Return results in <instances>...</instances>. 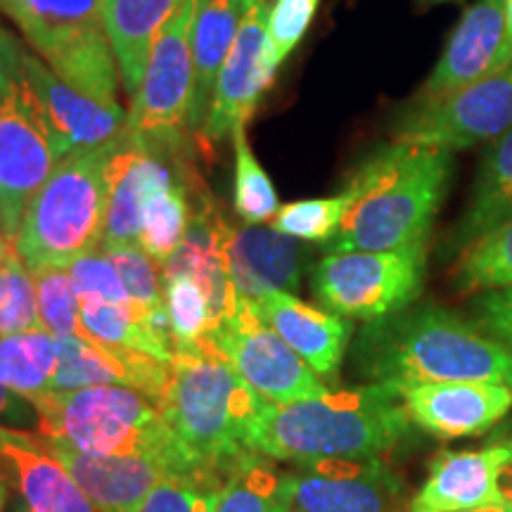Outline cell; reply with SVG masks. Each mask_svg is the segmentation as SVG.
I'll return each mask as SVG.
<instances>
[{
    "instance_id": "16",
    "label": "cell",
    "mask_w": 512,
    "mask_h": 512,
    "mask_svg": "<svg viewBox=\"0 0 512 512\" xmlns=\"http://www.w3.org/2000/svg\"><path fill=\"white\" fill-rule=\"evenodd\" d=\"M394 389L413 425L439 439L477 437L512 408V387L498 382H432Z\"/></svg>"
},
{
    "instance_id": "2",
    "label": "cell",
    "mask_w": 512,
    "mask_h": 512,
    "mask_svg": "<svg viewBox=\"0 0 512 512\" xmlns=\"http://www.w3.org/2000/svg\"><path fill=\"white\" fill-rule=\"evenodd\" d=\"M453 171V155L392 143L375 147L356 166L344 190L354 202L325 254L384 252L430 240Z\"/></svg>"
},
{
    "instance_id": "11",
    "label": "cell",
    "mask_w": 512,
    "mask_h": 512,
    "mask_svg": "<svg viewBox=\"0 0 512 512\" xmlns=\"http://www.w3.org/2000/svg\"><path fill=\"white\" fill-rule=\"evenodd\" d=\"M512 128V67L430 102H413L396 119L394 140L460 152L494 143Z\"/></svg>"
},
{
    "instance_id": "23",
    "label": "cell",
    "mask_w": 512,
    "mask_h": 512,
    "mask_svg": "<svg viewBox=\"0 0 512 512\" xmlns=\"http://www.w3.org/2000/svg\"><path fill=\"white\" fill-rule=\"evenodd\" d=\"M24 67L50 124L72 152L95 150L124 136L126 110H110L62 81L34 50L24 53Z\"/></svg>"
},
{
    "instance_id": "25",
    "label": "cell",
    "mask_w": 512,
    "mask_h": 512,
    "mask_svg": "<svg viewBox=\"0 0 512 512\" xmlns=\"http://www.w3.org/2000/svg\"><path fill=\"white\" fill-rule=\"evenodd\" d=\"M256 0H197L192 24V110L190 136L200 138L216 79Z\"/></svg>"
},
{
    "instance_id": "46",
    "label": "cell",
    "mask_w": 512,
    "mask_h": 512,
    "mask_svg": "<svg viewBox=\"0 0 512 512\" xmlns=\"http://www.w3.org/2000/svg\"><path fill=\"white\" fill-rule=\"evenodd\" d=\"M470 512H512V505L508 501H501V503L484 505V508H477V510H470Z\"/></svg>"
},
{
    "instance_id": "40",
    "label": "cell",
    "mask_w": 512,
    "mask_h": 512,
    "mask_svg": "<svg viewBox=\"0 0 512 512\" xmlns=\"http://www.w3.org/2000/svg\"><path fill=\"white\" fill-rule=\"evenodd\" d=\"M67 271L81 299L98 297L110 304H119V306H128V309H133L131 297H128L126 287L121 283L117 266H114L112 256L102 247L95 249V252L79 256V259L67 266Z\"/></svg>"
},
{
    "instance_id": "43",
    "label": "cell",
    "mask_w": 512,
    "mask_h": 512,
    "mask_svg": "<svg viewBox=\"0 0 512 512\" xmlns=\"http://www.w3.org/2000/svg\"><path fill=\"white\" fill-rule=\"evenodd\" d=\"M501 496L503 501H508L512 505V463L505 467L501 475Z\"/></svg>"
},
{
    "instance_id": "41",
    "label": "cell",
    "mask_w": 512,
    "mask_h": 512,
    "mask_svg": "<svg viewBox=\"0 0 512 512\" xmlns=\"http://www.w3.org/2000/svg\"><path fill=\"white\" fill-rule=\"evenodd\" d=\"M472 320L512 354V287L479 292L472 302Z\"/></svg>"
},
{
    "instance_id": "28",
    "label": "cell",
    "mask_w": 512,
    "mask_h": 512,
    "mask_svg": "<svg viewBox=\"0 0 512 512\" xmlns=\"http://www.w3.org/2000/svg\"><path fill=\"white\" fill-rule=\"evenodd\" d=\"M202 190V183L190 176V169L183 162L176 166V178L164 188L155 190L143 211L138 245L145 249L162 268L169 256L181 245L188 226L195 214L192 195Z\"/></svg>"
},
{
    "instance_id": "31",
    "label": "cell",
    "mask_w": 512,
    "mask_h": 512,
    "mask_svg": "<svg viewBox=\"0 0 512 512\" xmlns=\"http://www.w3.org/2000/svg\"><path fill=\"white\" fill-rule=\"evenodd\" d=\"M81 323L88 339H93V342L107 344V347L143 351V354H150L159 358V361L169 363L171 358H174V344H171L169 339H164L162 335H157V332L138 316L136 309L110 304L98 297H83Z\"/></svg>"
},
{
    "instance_id": "38",
    "label": "cell",
    "mask_w": 512,
    "mask_h": 512,
    "mask_svg": "<svg viewBox=\"0 0 512 512\" xmlns=\"http://www.w3.org/2000/svg\"><path fill=\"white\" fill-rule=\"evenodd\" d=\"M164 306L169 313L171 342L176 347H190L211 332V306L207 292L190 275L164 278Z\"/></svg>"
},
{
    "instance_id": "27",
    "label": "cell",
    "mask_w": 512,
    "mask_h": 512,
    "mask_svg": "<svg viewBox=\"0 0 512 512\" xmlns=\"http://www.w3.org/2000/svg\"><path fill=\"white\" fill-rule=\"evenodd\" d=\"M512 216V128L489 143L479 164L470 202L456 230L446 240L451 254H463L482 235L501 226Z\"/></svg>"
},
{
    "instance_id": "36",
    "label": "cell",
    "mask_w": 512,
    "mask_h": 512,
    "mask_svg": "<svg viewBox=\"0 0 512 512\" xmlns=\"http://www.w3.org/2000/svg\"><path fill=\"white\" fill-rule=\"evenodd\" d=\"M354 202L349 190H342L332 197H316V200L290 202L275 211L271 226L280 233L304 242H325L337 235L344 216Z\"/></svg>"
},
{
    "instance_id": "18",
    "label": "cell",
    "mask_w": 512,
    "mask_h": 512,
    "mask_svg": "<svg viewBox=\"0 0 512 512\" xmlns=\"http://www.w3.org/2000/svg\"><path fill=\"white\" fill-rule=\"evenodd\" d=\"M228 271L242 299L256 302L268 292H294L302 285L311 249L304 240L280 233L273 226L247 223L228 226Z\"/></svg>"
},
{
    "instance_id": "26",
    "label": "cell",
    "mask_w": 512,
    "mask_h": 512,
    "mask_svg": "<svg viewBox=\"0 0 512 512\" xmlns=\"http://www.w3.org/2000/svg\"><path fill=\"white\" fill-rule=\"evenodd\" d=\"M183 0H100L102 22L117 57L121 86L136 95L147 60Z\"/></svg>"
},
{
    "instance_id": "14",
    "label": "cell",
    "mask_w": 512,
    "mask_h": 512,
    "mask_svg": "<svg viewBox=\"0 0 512 512\" xmlns=\"http://www.w3.org/2000/svg\"><path fill=\"white\" fill-rule=\"evenodd\" d=\"M266 17L268 0H256L216 79L200 143H219L226 136H233L235 128L247 126L264 93L271 88L278 69L268 57Z\"/></svg>"
},
{
    "instance_id": "4",
    "label": "cell",
    "mask_w": 512,
    "mask_h": 512,
    "mask_svg": "<svg viewBox=\"0 0 512 512\" xmlns=\"http://www.w3.org/2000/svg\"><path fill=\"white\" fill-rule=\"evenodd\" d=\"M264 403L223 351L202 337L197 344L174 349L171 382L157 406L192 456L233 467L254 453L249 437Z\"/></svg>"
},
{
    "instance_id": "17",
    "label": "cell",
    "mask_w": 512,
    "mask_h": 512,
    "mask_svg": "<svg viewBox=\"0 0 512 512\" xmlns=\"http://www.w3.org/2000/svg\"><path fill=\"white\" fill-rule=\"evenodd\" d=\"M510 463L512 441L439 453L406 512H470L501 503V475Z\"/></svg>"
},
{
    "instance_id": "3",
    "label": "cell",
    "mask_w": 512,
    "mask_h": 512,
    "mask_svg": "<svg viewBox=\"0 0 512 512\" xmlns=\"http://www.w3.org/2000/svg\"><path fill=\"white\" fill-rule=\"evenodd\" d=\"M411 425V415L392 384L370 382L313 399L264 403L249 448L294 465L380 458L408 439Z\"/></svg>"
},
{
    "instance_id": "21",
    "label": "cell",
    "mask_w": 512,
    "mask_h": 512,
    "mask_svg": "<svg viewBox=\"0 0 512 512\" xmlns=\"http://www.w3.org/2000/svg\"><path fill=\"white\" fill-rule=\"evenodd\" d=\"M178 164L140 150L126 138V133L114 143L110 162H107V209L102 249L138 245L145 204L152 192L174 181Z\"/></svg>"
},
{
    "instance_id": "35",
    "label": "cell",
    "mask_w": 512,
    "mask_h": 512,
    "mask_svg": "<svg viewBox=\"0 0 512 512\" xmlns=\"http://www.w3.org/2000/svg\"><path fill=\"white\" fill-rule=\"evenodd\" d=\"M43 330L36 280L15 247L0 261V337Z\"/></svg>"
},
{
    "instance_id": "20",
    "label": "cell",
    "mask_w": 512,
    "mask_h": 512,
    "mask_svg": "<svg viewBox=\"0 0 512 512\" xmlns=\"http://www.w3.org/2000/svg\"><path fill=\"white\" fill-rule=\"evenodd\" d=\"M46 444L98 512H138L164 477L171 472H185L159 458L86 456L55 441Z\"/></svg>"
},
{
    "instance_id": "29",
    "label": "cell",
    "mask_w": 512,
    "mask_h": 512,
    "mask_svg": "<svg viewBox=\"0 0 512 512\" xmlns=\"http://www.w3.org/2000/svg\"><path fill=\"white\" fill-rule=\"evenodd\" d=\"M60 339L46 330L0 337V384L22 396L53 392Z\"/></svg>"
},
{
    "instance_id": "32",
    "label": "cell",
    "mask_w": 512,
    "mask_h": 512,
    "mask_svg": "<svg viewBox=\"0 0 512 512\" xmlns=\"http://www.w3.org/2000/svg\"><path fill=\"white\" fill-rule=\"evenodd\" d=\"M453 283L465 294L512 287V216L458 256Z\"/></svg>"
},
{
    "instance_id": "48",
    "label": "cell",
    "mask_w": 512,
    "mask_h": 512,
    "mask_svg": "<svg viewBox=\"0 0 512 512\" xmlns=\"http://www.w3.org/2000/svg\"><path fill=\"white\" fill-rule=\"evenodd\" d=\"M12 512H31V510H29V505L17 496L15 501H12Z\"/></svg>"
},
{
    "instance_id": "42",
    "label": "cell",
    "mask_w": 512,
    "mask_h": 512,
    "mask_svg": "<svg viewBox=\"0 0 512 512\" xmlns=\"http://www.w3.org/2000/svg\"><path fill=\"white\" fill-rule=\"evenodd\" d=\"M0 427L34 434L41 430V418H38L34 403L27 396L3 387V384H0Z\"/></svg>"
},
{
    "instance_id": "37",
    "label": "cell",
    "mask_w": 512,
    "mask_h": 512,
    "mask_svg": "<svg viewBox=\"0 0 512 512\" xmlns=\"http://www.w3.org/2000/svg\"><path fill=\"white\" fill-rule=\"evenodd\" d=\"M31 275L36 280L43 330L57 339H88L81 323V297L67 268H41V271H31Z\"/></svg>"
},
{
    "instance_id": "22",
    "label": "cell",
    "mask_w": 512,
    "mask_h": 512,
    "mask_svg": "<svg viewBox=\"0 0 512 512\" xmlns=\"http://www.w3.org/2000/svg\"><path fill=\"white\" fill-rule=\"evenodd\" d=\"M0 475L31 512H98L34 432L0 427Z\"/></svg>"
},
{
    "instance_id": "39",
    "label": "cell",
    "mask_w": 512,
    "mask_h": 512,
    "mask_svg": "<svg viewBox=\"0 0 512 512\" xmlns=\"http://www.w3.org/2000/svg\"><path fill=\"white\" fill-rule=\"evenodd\" d=\"M320 0H275L268 5V57L275 69L292 55V50L304 41L306 31L313 24Z\"/></svg>"
},
{
    "instance_id": "50",
    "label": "cell",
    "mask_w": 512,
    "mask_h": 512,
    "mask_svg": "<svg viewBox=\"0 0 512 512\" xmlns=\"http://www.w3.org/2000/svg\"><path fill=\"white\" fill-rule=\"evenodd\" d=\"M292 512H294V510H292Z\"/></svg>"
},
{
    "instance_id": "24",
    "label": "cell",
    "mask_w": 512,
    "mask_h": 512,
    "mask_svg": "<svg viewBox=\"0 0 512 512\" xmlns=\"http://www.w3.org/2000/svg\"><path fill=\"white\" fill-rule=\"evenodd\" d=\"M254 309L264 323L320 377H332L351 339L349 318L309 306L292 292H268Z\"/></svg>"
},
{
    "instance_id": "9",
    "label": "cell",
    "mask_w": 512,
    "mask_h": 512,
    "mask_svg": "<svg viewBox=\"0 0 512 512\" xmlns=\"http://www.w3.org/2000/svg\"><path fill=\"white\" fill-rule=\"evenodd\" d=\"M197 0H183L159 34L138 93L126 110L124 133L140 150L185 162L192 110V24Z\"/></svg>"
},
{
    "instance_id": "1",
    "label": "cell",
    "mask_w": 512,
    "mask_h": 512,
    "mask_svg": "<svg viewBox=\"0 0 512 512\" xmlns=\"http://www.w3.org/2000/svg\"><path fill=\"white\" fill-rule=\"evenodd\" d=\"M358 375L377 384L498 382L512 387V354L475 320L444 306H408L368 320L354 342Z\"/></svg>"
},
{
    "instance_id": "15",
    "label": "cell",
    "mask_w": 512,
    "mask_h": 512,
    "mask_svg": "<svg viewBox=\"0 0 512 512\" xmlns=\"http://www.w3.org/2000/svg\"><path fill=\"white\" fill-rule=\"evenodd\" d=\"M508 67L505 0H475L463 12L444 53L413 102L444 98Z\"/></svg>"
},
{
    "instance_id": "45",
    "label": "cell",
    "mask_w": 512,
    "mask_h": 512,
    "mask_svg": "<svg viewBox=\"0 0 512 512\" xmlns=\"http://www.w3.org/2000/svg\"><path fill=\"white\" fill-rule=\"evenodd\" d=\"M8 498H10V482L3 475H0V512H5Z\"/></svg>"
},
{
    "instance_id": "30",
    "label": "cell",
    "mask_w": 512,
    "mask_h": 512,
    "mask_svg": "<svg viewBox=\"0 0 512 512\" xmlns=\"http://www.w3.org/2000/svg\"><path fill=\"white\" fill-rule=\"evenodd\" d=\"M216 512H292L290 479L271 458L247 453L230 470Z\"/></svg>"
},
{
    "instance_id": "44",
    "label": "cell",
    "mask_w": 512,
    "mask_h": 512,
    "mask_svg": "<svg viewBox=\"0 0 512 512\" xmlns=\"http://www.w3.org/2000/svg\"><path fill=\"white\" fill-rule=\"evenodd\" d=\"M505 22H508V64L512 67V0H505Z\"/></svg>"
},
{
    "instance_id": "7",
    "label": "cell",
    "mask_w": 512,
    "mask_h": 512,
    "mask_svg": "<svg viewBox=\"0 0 512 512\" xmlns=\"http://www.w3.org/2000/svg\"><path fill=\"white\" fill-rule=\"evenodd\" d=\"M24 43L0 27V230L12 242L24 211L69 155L24 67Z\"/></svg>"
},
{
    "instance_id": "5",
    "label": "cell",
    "mask_w": 512,
    "mask_h": 512,
    "mask_svg": "<svg viewBox=\"0 0 512 512\" xmlns=\"http://www.w3.org/2000/svg\"><path fill=\"white\" fill-rule=\"evenodd\" d=\"M29 401L41 418L38 437L86 456H147L166 460L176 470L209 465L192 456L162 408L138 389L95 384L36 394Z\"/></svg>"
},
{
    "instance_id": "49",
    "label": "cell",
    "mask_w": 512,
    "mask_h": 512,
    "mask_svg": "<svg viewBox=\"0 0 512 512\" xmlns=\"http://www.w3.org/2000/svg\"><path fill=\"white\" fill-rule=\"evenodd\" d=\"M420 3H425V5H458V3H463V0H420Z\"/></svg>"
},
{
    "instance_id": "12",
    "label": "cell",
    "mask_w": 512,
    "mask_h": 512,
    "mask_svg": "<svg viewBox=\"0 0 512 512\" xmlns=\"http://www.w3.org/2000/svg\"><path fill=\"white\" fill-rule=\"evenodd\" d=\"M207 337L266 403H292L330 392L316 370L268 328L249 299H240L238 311Z\"/></svg>"
},
{
    "instance_id": "6",
    "label": "cell",
    "mask_w": 512,
    "mask_h": 512,
    "mask_svg": "<svg viewBox=\"0 0 512 512\" xmlns=\"http://www.w3.org/2000/svg\"><path fill=\"white\" fill-rule=\"evenodd\" d=\"M112 147L114 143L67 155L29 202L12 238L29 271L67 268L102 247Z\"/></svg>"
},
{
    "instance_id": "47",
    "label": "cell",
    "mask_w": 512,
    "mask_h": 512,
    "mask_svg": "<svg viewBox=\"0 0 512 512\" xmlns=\"http://www.w3.org/2000/svg\"><path fill=\"white\" fill-rule=\"evenodd\" d=\"M10 247H12V242L8 240V235H5L3 230H0V261H3V256L8 254Z\"/></svg>"
},
{
    "instance_id": "13",
    "label": "cell",
    "mask_w": 512,
    "mask_h": 512,
    "mask_svg": "<svg viewBox=\"0 0 512 512\" xmlns=\"http://www.w3.org/2000/svg\"><path fill=\"white\" fill-rule=\"evenodd\" d=\"M294 512H406V486L382 458H335L287 472Z\"/></svg>"
},
{
    "instance_id": "33",
    "label": "cell",
    "mask_w": 512,
    "mask_h": 512,
    "mask_svg": "<svg viewBox=\"0 0 512 512\" xmlns=\"http://www.w3.org/2000/svg\"><path fill=\"white\" fill-rule=\"evenodd\" d=\"M233 467L204 465L171 472L152 489L138 512H216L221 489Z\"/></svg>"
},
{
    "instance_id": "10",
    "label": "cell",
    "mask_w": 512,
    "mask_h": 512,
    "mask_svg": "<svg viewBox=\"0 0 512 512\" xmlns=\"http://www.w3.org/2000/svg\"><path fill=\"white\" fill-rule=\"evenodd\" d=\"M427 273V242L384 252L325 254L313 268V294L342 318L392 316L420 297Z\"/></svg>"
},
{
    "instance_id": "19",
    "label": "cell",
    "mask_w": 512,
    "mask_h": 512,
    "mask_svg": "<svg viewBox=\"0 0 512 512\" xmlns=\"http://www.w3.org/2000/svg\"><path fill=\"white\" fill-rule=\"evenodd\" d=\"M171 382V363L143 354V351L107 347L93 339H60V363L53 380V392L117 384L131 387L159 403Z\"/></svg>"
},
{
    "instance_id": "8",
    "label": "cell",
    "mask_w": 512,
    "mask_h": 512,
    "mask_svg": "<svg viewBox=\"0 0 512 512\" xmlns=\"http://www.w3.org/2000/svg\"><path fill=\"white\" fill-rule=\"evenodd\" d=\"M0 15L62 81L110 110H124L100 0H0Z\"/></svg>"
},
{
    "instance_id": "34",
    "label": "cell",
    "mask_w": 512,
    "mask_h": 512,
    "mask_svg": "<svg viewBox=\"0 0 512 512\" xmlns=\"http://www.w3.org/2000/svg\"><path fill=\"white\" fill-rule=\"evenodd\" d=\"M235 169H233V209L245 223H264L273 219L280 209L278 195L271 178L264 171L259 159L254 157L247 138V126L233 131Z\"/></svg>"
}]
</instances>
